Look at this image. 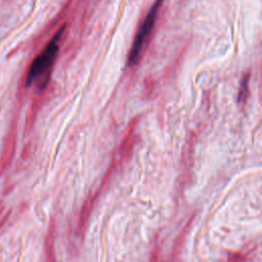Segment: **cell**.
I'll list each match as a JSON object with an SVG mask.
<instances>
[{
	"mask_svg": "<svg viewBox=\"0 0 262 262\" xmlns=\"http://www.w3.org/2000/svg\"><path fill=\"white\" fill-rule=\"evenodd\" d=\"M63 31H64V26L57 31V33L52 37V39L41 51V53L37 55V57L31 63V67L27 74V80H26L28 86L32 85L38 78L43 76L53 63L56 57V54L58 52V45H59L60 38L63 34Z\"/></svg>",
	"mask_w": 262,
	"mask_h": 262,
	"instance_id": "1",
	"label": "cell"
},
{
	"mask_svg": "<svg viewBox=\"0 0 262 262\" xmlns=\"http://www.w3.org/2000/svg\"><path fill=\"white\" fill-rule=\"evenodd\" d=\"M163 1L164 0H157L154 3V5L150 7L144 20L142 21V24L134 38L133 44L131 46V50L128 55V64L129 66H133L138 62V60L141 56L143 47H144V45L155 27L157 16H158V13H159V10H160V7H161Z\"/></svg>",
	"mask_w": 262,
	"mask_h": 262,
	"instance_id": "2",
	"label": "cell"
},
{
	"mask_svg": "<svg viewBox=\"0 0 262 262\" xmlns=\"http://www.w3.org/2000/svg\"><path fill=\"white\" fill-rule=\"evenodd\" d=\"M247 89H248V79L246 78L241 86V90H239V94H238V100L243 101L246 99L247 97Z\"/></svg>",
	"mask_w": 262,
	"mask_h": 262,
	"instance_id": "3",
	"label": "cell"
}]
</instances>
